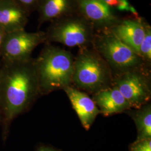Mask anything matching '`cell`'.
I'll list each match as a JSON object with an SVG mask.
<instances>
[{
	"instance_id": "cell-13",
	"label": "cell",
	"mask_w": 151,
	"mask_h": 151,
	"mask_svg": "<svg viewBox=\"0 0 151 151\" xmlns=\"http://www.w3.org/2000/svg\"><path fill=\"white\" fill-rule=\"evenodd\" d=\"M37 11L39 28L78 12L75 0H41Z\"/></svg>"
},
{
	"instance_id": "cell-11",
	"label": "cell",
	"mask_w": 151,
	"mask_h": 151,
	"mask_svg": "<svg viewBox=\"0 0 151 151\" xmlns=\"http://www.w3.org/2000/svg\"><path fill=\"white\" fill-rule=\"evenodd\" d=\"M100 114L109 116L132 109L129 102L113 85L94 93L92 97Z\"/></svg>"
},
{
	"instance_id": "cell-21",
	"label": "cell",
	"mask_w": 151,
	"mask_h": 151,
	"mask_svg": "<svg viewBox=\"0 0 151 151\" xmlns=\"http://www.w3.org/2000/svg\"><path fill=\"white\" fill-rule=\"evenodd\" d=\"M1 110V97H0V110Z\"/></svg>"
},
{
	"instance_id": "cell-20",
	"label": "cell",
	"mask_w": 151,
	"mask_h": 151,
	"mask_svg": "<svg viewBox=\"0 0 151 151\" xmlns=\"http://www.w3.org/2000/svg\"><path fill=\"white\" fill-rule=\"evenodd\" d=\"M37 151H58L54 149L47 147H41L38 149Z\"/></svg>"
},
{
	"instance_id": "cell-7",
	"label": "cell",
	"mask_w": 151,
	"mask_h": 151,
	"mask_svg": "<svg viewBox=\"0 0 151 151\" xmlns=\"http://www.w3.org/2000/svg\"><path fill=\"white\" fill-rule=\"evenodd\" d=\"M47 42L45 32H27L25 29L8 32L2 44L0 56L4 63L22 62L32 58L34 50Z\"/></svg>"
},
{
	"instance_id": "cell-14",
	"label": "cell",
	"mask_w": 151,
	"mask_h": 151,
	"mask_svg": "<svg viewBox=\"0 0 151 151\" xmlns=\"http://www.w3.org/2000/svg\"><path fill=\"white\" fill-rule=\"evenodd\" d=\"M127 111L134 122L137 127V140L151 138V104L147 103L140 108L134 110L130 109Z\"/></svg>"
},
{
	"instance_id": "cell-12",
	"label": "cell",
	"mask_w": 151,
	"mask_h": 151,
	"mask_svg": "<svg viewBox=\"0 0 151 151\" xmlns=\"http://www.w3.org/2000/svg\"><path fill=\"white\" fill-rule=\"evenodd\" d=\"M29 16L14 0H0V27L6 33L25 30Z\"/></svg>"
},
{
	"instance_id": "cell-8",
	"label": "cell",
	"mask_w": 151,
	"mask_h": 151,
	"mask_svg": "<svg viewBox=\"0 0 151 151\" xmlns=\"http://www.w3.org/2000/svg\"><path fill=\"white\" fill-rule=\"evenodd\" d=\"M78 12L95 30L110 29L122 20L116 12L101 0H75Z\"/></svg>"
},
{
	"instance_id": "cell-1",
	"label": "cell",
	"mask_w": 151,
	"mask_h": 151,
	"mask_svg": "<svg viewBox=\"0 0 151 151\" xmlns=\"http://www.w3.org/2000/svg\"><path fill=\"white\" fill-rule=\"evenodd\" d=\"M40 94L34 59L4 63L0 70V97L7 122L25 111Z\"/></svg>"
},
{
	"instance_id": "cell-9",
	"label": "cell",
	"mask_w": 151,
	"mask_h": 151,
	"mask_svg": "<svg viewBox=\"0 0 151 151\" xmlns=\"http://www.w3.org/2000/svg\"><path fill=\"white\" fill-rule=\"evenodd\" d=\"M145 22L140 16L122 18L110 30L121 42L138 54L139 48L145 35Z\"/></svg>"
},
{
	"instance_id": "cell-2",
	"label": "cell",
	"mask_w": 151,
	"mask_h": 151,
	"mask_svg": "<svg viewBox=\"0 0 151 151\" xmlns=\"http://www.w3.org/2000/svg\"><path fill=\"white\" fill-rule=\"evenodd\" d=\"M45 44L34 59L40 93L43 95L72 85L75 61L70 51L49 43Z\"/></svg>"
},
{
	"instance_id": "cell-16",
	"label": "cell",
	"mask_w": 151,
	"mask_h": 151,
	"mask_svg": "<svg viewBox=\"0 0 151 151\" xmlns=\"http://www.w3.org/2000/svg\"><path fill=\"white\" fill-rule=\"evenodd\" d=\"M129 151H151V138L135 140L130 145Z\"/></svg>"
},
{
	"instance_id": "cell-3",
	"label": "cell",
	"mask_w": 151,
	"mask_h": 151,
	"mask_svg": "<svg viewBox=\"0 0 151 151\" xmlns=\"http://www.w3.org/2000/svg\"><path fill=\"white\" fill-rule=\"evenodd\" d=\"M109 65L92 47L79 49L75 56L72 84L82 91L93 94L113 85Z\"/></svg>"
},
{
	"instance_id": "cell-19",
	"label": "cell",
	"mask_w": 151,
	"mask_h": 151,
	"mask_svg": "<svg viewBox=\"0 0 151 151\" xmlns=\"http://www.w3.org/2000/svg\"><path fill=\"white\" fill-rule=\"evenodd\" d=\"M6 34V32L2 28L0 27V54H1V52L2 49V44L4 43V40Z\"/></svg>"
},
{
	"instance_id": "cell-17",
	"label": "cell",
	"mask_w": 151,
	"mask_h": 151,
	"mask_svg": "<svg viewBox=\"0 0 151 151\" xmlns=\"http://www.w3.org/2000/svg\"><path fill=\"white\" fill-rule=\"evenodd\" d=\"M16 3L27 12L31 14L34 11H37L39 2L41 0H14Z\"/></svg>"
},
{
	"instance_id": "cell-6",
	"label": "cell",
	"mask_w": 151,
	"mask_h": 151,
	"mask_svg": "<svg viewBox=\"0 0 151 151\" xmlns=\"http://www.w3.org/2000/svg\"><path fill=\"white\" fill-rule=\"evenodd\" d=\"M149 67L130 70L113 77V85L116 87L132 108L138 109L148 103L151 90Z\"/></svg>"
},
{
	"instance_id": "cell-4",
	"label": "cell",
	"mask_w": 151,
	"mask_h": 151,
	"mask_svg": "<svg viewBox=\"0 0 151 151\" xmlns=\"http://www.w3.org/2000/svg\"><path fill=\"white\" fill-rule=\"evenodd\" d=\"M91 47L106 62L113 77L148 67L138 54L121 42L110 29L96 30Z\"/></svg>"
},
{
	"instance_id": "cell-18",
	"label": "cell",
	"mask_w": 151,
	"mask_h": 151,
	"mask_svg": "<svg viewBox=\"0 0 151 151\" xmlns=\"http://www.w3.org/2000/svg\"><path fill=\"white\" fill-rule=\"evenodd\" d=\"M106 5L109 6L111 8L113 9L115 11L118 8L121 0H101Z\"/></svg>"
},
{
	"instance_id": "cell-5",
	"label": "cell",
	"mask_w": 151,
	"mask_h": 151,
	"mask_svg": "<svg viewBox=\"0 0 151 151\" xmlns=\"http://www.w3.org/2000/svg\"><path fill=\"white\" fill-rule=\"evenodd\" d=\"M95 29L78 12L50 23L45 32L47 42L79 49L91 47Z\"/></svg>"
},
{
	"instance_id": "cell-15",
	"label": "cell",
	"mask_w": 151,
	"mask_h": 151,
	"mask_svg": "<svg viewBox=\"0 0 151 151\" xmlns=\"http://www.w3.org/2000/svg\"><path fill=\"white\" fill-rule=\"evenodd\" d=\"M138 55L149 67L151 63V27L147 22H145V35L139 48Z\"/></svg>"
},
{
	"instance_id": "cell-10",
	"label": "cell",
	"mask_w": 151,
	"mask_h": 151,
	"mask_svg": "<svg viewBox=\"0 0 151 151\" xmlns=\"http://www.w3.org/2000/svg\"><path fill=\"white\" fill-rule=\"evenodd\" d=\"M63 90L69 98L83 127L86 130L90 129L97 115L100 114L94 101L85 92L72 86L66 87Z\"/></svg>"
}]
</instances>
